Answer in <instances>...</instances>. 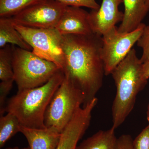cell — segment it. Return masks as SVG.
Returning a JSON list of instances; mask_svg holds the SVG:
<instances>
[{"instance_id":"obj_14","label":"cell","mask_w":149,"mask_h":149,"mask_svg":"<svg viewBox=\"0 0 149 149\" xmlns=\"http://www.w3.org/2000/svg\"><path fill=\"white\" fill-rule=\"evenodd\" d=\"M115 130L111 127L107 130H99L82 141L76 149H116Z\"/></svg>"},{"instance_id":"obj_21","label":"cell","mask_w":149,"mask_h":149,"mask_svg":"<svg viewBox=\"0 0 149 149\" xmlns=\"http://www.w3.org/2000/svg\"><path fill=\"white\" fill-rule=\"evenodd\" d=\"M133 149H149V124L133 140Z\"/></svg>"},{"instance_id":"obj_5","label":"cell","mask_w":149,"mask_h":149,"mask_svg":"<svg viewBox=\"0 0 149 149\" xmlns=\"http://www.w3.org/2000/svg\"><path fill=\"white\" fill-rule=\"evenodd\" d=\"M84 103L83 93L65 77L46 110V127L62 133Z\"/></svg>"},{"instance_id":"obj_9","label":"cell","mask_w":149,"mask_h":149,"mask_svg":"<svg viewBox=\"0 0 149 149\" xmlns=\"http://www.w3.org/2000/svg\"><path fill=\"white\" fill-rule=\"evenodd\" d=\"M97 102V99H94L78 111L62 132L56 149H76L90 125L92 112Z\"/></svg>"},{"instance_id":"obj_24","label":"cell","mask_w":149,"mask_h":149,"mask_svg":"<svg viewBox=\"0 0 149 149\" xmlns=\"http://www.w3.org/2000/svg\"><path fill=\"white\" fill-rule=\"evenodd\" d=\"M5 149H29V148H18L17 147H13V148H7Z\"/></svg>"},{"instance_id":"obj_11","label":"cell","mask_w":149,"mask_h":149,"mask_svg":"<svg viewBox=\"0 0 149 149\" xmlns=\"http://www.w3.org/2000/svg\"><path fill=\"white\" fill-rule=\"evenodd\" d=\"M55 28L61 35L93 34L89 13L80 7L66 6Z\"/></svg>"},{"instance_id":"obj_3","label":"cell","mask_w":149,"mask_h":149,"mask_svg":"<svg viewBox=\"0 0 149 149\" xmlns=\"http://www.w3.org/2000/svg\"><path fill=\"white\" fill-rule=\"evenodd\" d=\"M65 77L62 70L40 87L17 92L8 100L6 111L14 115L22 126L45 128V116L54 94Z\"/></svg>"},{"instance_id":"obj_4","label":"cell","mask_w":149,"mask_h":149,"mask_svg":"<svg viewBox=\"0 0 149 149\" xmlns=\"http://www.w3.org/2000/svg\"><path fill=\"white\" fill-rule=\"evenodd\" d=\"M12 61L18 92L44 85L61 70L52 62L13 45Z\"/></svg>"},{"instance_id":"obj_13","label":"cell","mask_w":149,"mask_h":149,"mask_svg":"<svg viewBox=\"0 0 149 149\" xmlns=\"http://www.w3.org/2000/svg\"><path fill=\"white\" fill-rule=\"evenodd\" d=\"M124 11L123 19L118 30L120 33L132 32L142 23L149 9L147 0H123Z\"/></svg>"},{"instance_id":"obj_23","label":"cell","mask_w":149,"mask_h":149,"mask_svg":"<svg viewBox=\"0 0 149 149\" xmlns=\"http://www.w3.org/2000/svg\"><path fill=\"white\" fill-rule=\"evenodd\" d=\"M142 74L143 78L148 81L149 78V60L142 64Z\"/></svg>"},{"instance_id":"obj_2","label":"cell","mask_w":149,"mask_h":149,"mask_svg":"<svg viewBox=\"0 0 149 149\" xmlns=\"http://www.w3.org/2000/svg\"><path fill=\"white\" fill-rule=\"evenodd\" d=\"M142 64L136 51L132 49L111 72L116 88L111 109L112 127L115 129L122 125L133 110L137 95L148 82L142 76Z\"/></svg>"},{"instance_id":"obj_26","label":"cell","mask_w":149,"mask_h":149,"mask_svg":"<svg viewBox=\"0 0 149 149\" xmlns=\"http://www.w3.org/2000/svg\"><path fill=\"white\" fill-rule=\"evenodd\" d=\"M147 6L149 9V0H147Z\"/></svg>"},{"instance_id":"obj_19","label":"cell","mask_w":149,"mask_h":149,"mask_svg":"<svg viewBox=\"0 0 149 149\" xmlns=\"http://www.w3.org/2000/svg\"><path fill=\"white\" fill-rule=\"evenodd\" d=\"M137 46L142 48L143 54L140 58L142 63L149 60V25H146L141 37L137 42Z\"/></svg>"},{"instance_id":"obj_12","label":"cell","mask_w":149,"mask_h":149,"mask_svg":"<svg viewBox=\"0 0 149 149\" xmlns=\"http://www.w3.org/2000/svg\"><path fill=\"white\" fill-rule=\"evenodd\" d=\"M20 132L27 139L29 149H56L61 135L53 128H31L21 125Z\"/></svg>"},{"instance_id":"obj_1","label":"cell","mask_w":149,"mask_h":149,"mask_svg":"<svg viewBox=\"0 0 149 149\" xmlns=\"http://www.w3.org/2000/svg\"><path fill=\"white\" fill-rule=\"evenodd\" d=\"M102 36L62 35L65 77L83 93L84 106L96 98L102 86L104 68L101 56Z\"/></svg>"},{"instance_id":"obj_8","label":"cell","mask_w":149,"mask_h":149,"mask_svg":"<svg viewBox=\"0 0 149 149\" xmlns=\"http://www.w3.org/2000/svg\"><path fill=\"white\" fill-rule=\"evenodd\" d=\"M66 6L56 0H42L11 18L14 24L24 27L55 28Z\"/></svg>"},{"instance_id":"obj_18","label":"cell","mask_w":149,"mask_h":149,"mask_svg":"<svg viewBox=\"0 0 149 149\" xmlns=\"http://www.w3.org/2000/svg\"><path fill=\"white\" fill-rule=\"evenodd\" d=\"M42 0H0V17H10Z\"/></svg>"},{"instance_id":"obj_17","label":"cell","mask_w":149,"mask_h":149,"mask_svg":"<svg viewBox=\"0 0 149 149\" xmlns=\"http://www.w3.org/2000/svg\"><path fill=\"white\" fill-rule=\"evenodd\" d=\"M21 124L17 118L10 113L0 117V148L4 146L8 140L20 132Z\"/></svg>"},{"instance_id":"obj_15","label":"cell","mask_w":149,"mask_h":149,"mask_svg":"<svg viewBox=\"0 0 149 149\" xmlns=\"http://www.w3.org/2000/svg\"><path fill=\"white\" fill-rule=\"evenodd\" d=\"M8 44L27 50H32L15 29L11 17H1L0 18V47H4Z\"/></svg>"},{"instance_id":"obj_20","label":"cell","mask_w":149,"mask_h":149,"mask_svg":"<svg viewBox=\"0 0 149 149\" xmlns=\"http://www.w3.org/2000/svg\"><path fill=\"white\" fill-rule=\"evenodd\" d=\"M68 6L88 8L92 10H97L100 5L96 0H56Z\"/></svg>"},{"instance_id":"obj_25","label":"cell","mask_w":149,"mask_h":149,"mask_svg":"<svg viewBox=\"0 0 149 149\" xmlns=\"http://www.w3.org/2000/svg\"><path fill=\"white\" fill-rule=\"evenodd\" d=\"M147 119H148L149 124V104L148 107V111H147Z\"/></svg>"},{"instance_id":"obj_6","label":"cell","mask_w":149,"mask_h":149,"mask_svg":"<svg viewBox=\"0 0 149 149\" xmlns=\"http://www.w3.org/2000/svg\"><path fill=\"white\" fill-rule=\"evenodd\" d=\"M24 41L32 48V52L52 62L62 70L64 57L61 48L62 35L56 28H37L14 24Z\"/></svg>"},{"instance_id":"obj_22","label":"cell","mask_w":149,"mask_h":149,"mask_svg":"<svg viewBox=\"0 0 149 149\" xmlns=\"http://www.w3.org/2000/svg\"><path fill=\"white\" fill-rule=\"evenodd\" d=\"M133 139L128 134H123L117 139L116 149H133Z\"/></svg>"},{"instance_id":"obj_16","label":"cell","mask_w":149,"mask_h":149,"mask_svg":"<svg viewBox=\"0 0 149 149\" xmlns=\"http://www.w3.org/2000/svg\"><path fill=\"white\" fill-rule=\"evenodd\" d=\"M12 45H8L0 49L1 84L13 85L14 74L12 61Z\"/></svg>"},{"instance_id":"obj_10","label":"cell","mask_w":149,"mask_h":149,"mask_svg":"<svg viewBox=\"0 0 149 149\" xmlns=\"http://www.w3.org/2000/svg\"><path fill=\"white\" fill-rule=\"evenodd\" d=\"M123 0H102L97 10L89 13V21L93 33L100 36L115 27L123 19L124 14L119 10Z\"/></svg>"},{"instance_id":"obj_7","label":"cell","mask_w":149,"mask_h":149,"mask_svg":"<svg viewBox=\"0 0 149 149\" xmlns=\"http://www.w3.org/2000/svg\"><path fill=\"white\" fill-rule=\"evenodd\" d=\"M146 24L142 23L137 29L128 33L118 32L113 27L102 36L101 56L105 75L111 74L113 70L122 61L137 43Z\"/></svg>"}]
</instances>
